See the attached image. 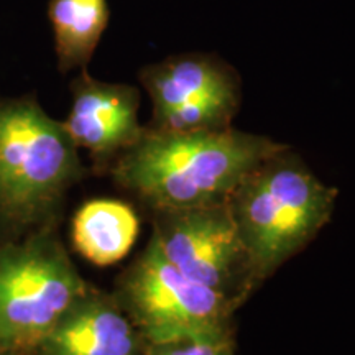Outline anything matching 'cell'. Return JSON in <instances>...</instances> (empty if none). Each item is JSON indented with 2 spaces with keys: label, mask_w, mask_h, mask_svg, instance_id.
Masks as SVG:
<instances>
[{
  "label": "cell",
  "mask_w": 355,
  "mask_h": 355,
  "mask_svg": "<svg viewBox=\"0 0 355 355\" xmlns=\"http://www.w3.org/2000/svg\"><path fill=\"white\" fill-rule=\"evenodd\" d=\"M286 146L232 127L166 132L146 125L109 173L150 212L204 206L227 201L248 171Z\"/></svg>",
  "instance_id": "cell-1"
},
{
  "label": "cell",
  "mask_w": 355,
  "mask_h": 355,
  "mask_svg": "<svg viewBox=\"0 0 355 355\" xmlns=\"http://www.w3.org/2000/svg\"><path fill=\"white\" fill-rule=\"evenodd\" d=\"M86 166L63 122L35 96L0 97V242L58 225Z\"/></svg>",
  "instance_id": "cell-2"
},
{
  "label": "cell",
  "mask_w": 355,
  "mask_h": 355,
  "mask_svg": "<svg viewBox=\"0 0 355 355\" xmlns=\"http://www.w3.org/2000/svg\"><path fill=\"white\" fill-rule=\"evenodd\" d=\"M339 189L324 184L290 146L242 178L227 206L261 283L329 224Z\"/></svg>",
  "instance_id": "cell-3"
},
{
  "label": "cell",
  "mask_w": 355,
  "mask_h": 355,
  "mask_svg": "<svg viewBox=\"0 0 355 355\" xmlns=\"http://www.w3.org/2000/svg\"><path fill=\"white\" fill-rule=\"evenodd\" d=\"M87 286L58 225L0 242V345L32 354Z\"/></svg>",
  "instance_id": "cell-4"
},
{
  "label": "cell",
  "mask_w": 355,
  "mask_h": 355,
  "mask_svg": "<svg viewBox=\"0 0 355 355\" xmlns=\"http://www.w3.org/2000/svg\"><path fill=\"white\" fill-rule=\"evenodd\" d=\"M112 295L146 344L235 329L237 308L180 272L152 237L115 279Z\"/></svg>",
  "instance_id": "cell-5"
},
{
  "label": "cell",
  "mask_w": 355,
  "mask_h": 355,
  "mask_svg": "<svg viewBox=\"0 0 355 355\" xmlns=\"http://www.w3.org/2000/svg\"><path fill=\"white\" fill-rule=\"evenodd\" d=\"M150 214L155 243L188 278L216 291L237 309L261 286L227 201Z\"/></svg>",
  "instance_id": "cell-6"
},
{
  "label": "cell",
  "mask_w": 355,
  "mask_h": 355,
  "mask_svg": "<svg viewBox=\"0 0 355 355\" xmlns=\"http://www.w3.org/2000/svg\"><path fill=\"white\" fill-rule=\"evenodd\" d=\"M73 104L63 122L78 148H86L97 173H109L114 162L140 139V91L130 84L104 83L87 69L69 84Z\"/></svg>",
  "instance_id": "cell-7"
},
{
  "label": "cell",
  "mask_w": 355,
  "mask_h": 355,
  "mask_svg": "<svg viewBox=\"0 0 355 355\" xmlns=\"http://www.w3.org/2000/svg\"><path fill=\"white\" fill-rule=\"evenodd\" d=\"M146 340L112 293L89 285L32 355H145Z\"/></svg>",
  "instance_id": "cell-8"
},
{
  "label": "cell",
  "mask_w": 355,
  "mask_h": 355,
  "mask_svg": "<svg viewBox=\"0 0 355 355\" xmlns=\"http://www.w3.org/2000/svg\"><path fill=\"white\" fill-rule=\"evenodd\" d=\"M139 79L153 104V117L212 92L242 87L232 66L216 55L183 53L140 69Z\"/></svg>",
  "instance_id": "cell-9"
},
{
  "label": "cell",
  "mask_w": 355,
  "mask_h": 355,
  "mask_svg": "<svg viewBox=\"0 0 355 355\" xmlns=\"http://www.w3.org/2000/svg\"><path fill=\"white\" fill-rule=\"evenodd\" d=\"M139 232V214L130 204L119 199H91L74 214L71 239L87 261L109 266L132 250Z\"/></svg>",
  "instance_id": "cell-10"
},
{
  "label": "cell",
  "mask_w": 355,
  "mask_h": 355,
  "mask_svg": "<svg viewBox=\"0 0 355 355\" xmlns=\"http://www.w3.org/2000/svg\"><path fill=\"white\" fill-rule=\"evenodd\" d=\"M58 69H86L110 20L107 0H50L48 2Z\"/></svg>",
  "instance_id": "cell-11"
},
{
  "label": "cell",
  "mask_w": 355,
  "mask_h": 355,
  "mask_svg": "<svg viewBox=\"0 0 355 355\" xmlns=\"http://www.w3.org/2000/svg\"><path fill=\"white\" fill-rule=\"evenodd\" d=\"M242 87L212 92L152 119L148 127L166 132L224 130L241 109Z\"/></svg>",
  "instance_id": "cell-12"
},
{
  "label": "cell",
  "mask_w": 355,
  "mask_h": 355,
  "mask_svg": "<svg viewBox=\"0 0 355 355\" xmlns=\"http://www.w3.org/2000/svg\"><path fill=\"white\" fill-rule=\"evenodd\" d=\"M145 355H237L235 329L146 344Z\"/></svg>",
  "instance_id": "cell-13"
},
{
  "label": "cell",
  "mask_w": 355,
  "mask_h": 355,
  "mask_svg": "<svg viewBox=\"0 0 355 355\" xmlns=\"http://www.w3.org/2000/svg\"><path fill=\"white\" fill-rule=\"evenodd\" d=\"M0 355H32V354L24 352V350H19V349L6 347V345H0Z\"/></svg>",
  "instance_id": "cell-14"
}]
</instances>
